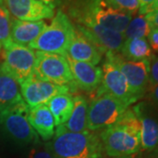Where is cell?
<instances>
[{
  "instance_id": "5b68a950",
  "label": "cell",
  "mask_w": 158,
  "mask_h": 158,
  "mask_svg": "<svg viewBox=\"0 0 158 158\" xmlns=\"http://www.w3.org/2000/svg\"><path fill=\"white\" fill-rule=\"evenodd\" d=\"M129 106L107 93H98L91 100L87 113V130L96 132L117 123Z\"/></svg>"
},
{
  "instance_id": "7c38bea8",
  "label": "cell",
  "mask_w": 158,
  "mask_h": 158,
  "mask_svg": "<svg viewBox=\"0 0 158 158\" xmlns=\"http://www.w3.org/2000/svg\"><path fill=\"white\" fill-rule=\"evenodd\" d=\"M19 87L23 100L28 107L44 105L55 96L70 93L71 90H75V89L69 86H60L41 81L33 76L19 84Z\"/></svg>"
},
{
  "instance_id": "7402d4cb",
  "label": "cell",
  "mask_w": 158,
  "mask_h": 158,
  "mask_svg": "<svg viewBox=\"0 0 158 158\" xmlns=\"http://www.w3.org/2000/svg\"><path fill=\"white\" fill-rule=\"evenodd\" d=\"M120 55L127 60L139 62L150 60L153 51L147 39H129L125 40L120 49Z\"/></svg>"
},
{
  "instance_id": "9c48e42d",
  "label": "cell",
  "mask_w": 158,
  "mask_h": 158,
  "mask_svg": "<svg viewBox=\"0 0 158 158\" xmlns=\"http://www.w3.org/2000/svg\"><path fill=\"white\" fill-rule=\"evenodd\" d=\"M106 56L124 76L133 94L141 98L149 86V60L129 61L118 53L106 54Z\"/></svg>"
},
{
  "instance_id": "5bb4252c",
  "label": "cell",
  "mask_w": 158,
  "mask_h": 158,
  "mask_svg": "<svg viewBox=\"0 0 158 158\" xmlns=\"http://www.w3.org/2000/svg\"><path fill=\"white\" fill-rule=\"evenodd\" d=\"M76 86L87 92L96 91L102 84V68L66 57Z\"/></svg>"
},
{
  "instance_id": "e0dca14e",
  "label": "cell",
  "mask_w": 158,
  "mask_h": 158,
  "mask_svg": "<svg viewBox=\"0 0 158 158\" xmlns=\"http://www.w3.org/2000/svg\"><path fill=\"white\" fill-rule=\"evenodd\" d=\"M24 102L19 83L0 64V115Z\"/></svg>"
},
{
  "instance_id": "3957f363",
  "label": "cell",
  "mask_w": 158,
  "mask_h": 158,
  "mask_svg": "<svg viewBox=\"0 0 158 158\" xmlns=\"http://www.w3.org/2000/svg\"><path fill=\"white\" fill-rule=\"evenodd\" d=\"M56 158H103L99 135L89 130L55 135L47 143Z\"/></svg>"
},
{
  "instance_id": "4fadbf2b",
  "label": "cell",
  "mask_w": 158,
  "mask_h": 158,
  "mask_svg": "<svg viewBox=\"0 0 158 158\" xmlns=\"http://www.w3.org/2000/svg\"><path fill=\"white\" fill-rule=\"evenodd\" d=\"M9 12L20 20L37 21L53 19L55 9L35 0H4Z\"/></svg>"
},
{
  "instance_id": "1f68e13d",
  "label": "cell",
  "mask_w": 158,
  "mask_h": 158,
  "mask_svg": "<svg viewBox=\"0 0 158 158\" xmlns=\"http://www.w3.org/2000/svg\"><path fill=\"white\" fill-rule=\"evenodd\" d=\"M35 1L40 2V3H41L43 5H46V6H49L51 8L55 9L57 6H61L65 0H35Z\"/></svg>"
},
{
  "instance_id": "f1b7e54d",
  "label": "cell",
  "mask_w": 158,
  "mask_h": 158,
  "mask_svg": "<svg viewBox=\"0 0 158 158\" xmlns=\"http://www.w3.org/2000/svg\"><path fill=\"white\" fill-rule=\"evenodd\" d=\"M144 16L151 28L158 29V10L149 11Z\"/></svg>"
},
{
  "instance_id": "8fae6325",
  "label": "cell",
  "mask_w": 158,
  "mask_h": 158,
  "mask_svg": "<svg viewBox=\"0 0 158 158\" xmlns=\"http://www.w3.org/2000/svg\"><path fill=\"white\" fill-rule=\"evenodd\" d=\"M103 79L102 84L98 89V93H107L127 106L135 103L139 98H136L130 90L125 77L113 62L106 59L102 66Z\"/></svg>"
},
{
  "instance_id": "8d00e7d4",
  "label": "cell",
  "mask_w": 158,
  "mask_h": 158,
  "mask_svg": "<svg viewBox=\"0 0 158 158\" xmlns=\"http://www.w3.org/2000/svg\"><path fill=\"white\" fill-rule=\"evenodd\" d=\"M1 47H2V45H1V43H0V52H1Z\"/></svg>"
},
{
  "instance_id": "2e32d148",
  "label": "cell",
  "mask_w": 158,
  "mask_h": 158,
  "mask_svg": "<svg viewBox=\"0 0 158 158\" xmlns=\"http://www.w3.org/2000/svg\"><path fill=\"white\" fill-rule=\"evenodd\" d=\"M102 55L103 54L96 46L93 45L76 29V34L66 51L65 56L74 61L86 62L97 66L101 61Z\"/></svg>"
},
{
  "instance_id": "83f0119b",
  "label": "cell",
  "mask_w": 158,
  "mask_h": 158,
  "mask_svg": "<svg viewBox=\"0 0 158 158\" xmlns=\"http://www.w3.org/2000/svg\"><path fill=\"white\" fill-rule=\"evenodd\" d=\"M148 42L152 51L158 53V29L151 28V31L148 36Z\"/></svg>"
},
{
  "instance_id": "ac0fdd59",
  "label": "cell",
  "mask_w": 158,
  "mask_h": 158,
  "mask_svg": "<svg viewBox=\"0 0 158 158\" xmlns=\"http://www.w3.org/2000/svg\"><path fill=\"white\" fill-rule=\"evenodd\" d=\"M48 27L44 20L28 21L15 18L11 19V39L19 45L28 47Z\"/></svg>"
},
{
  "instance_id": "52a82bcc",
  "label": "cell",
  "mask_w": 158,
  "mask_h": 158,
  "mask_svg": "<svg viewBox=\"0 0 158 158\" xmlns=\"http://www.w3.org/2000/svg\"><path fill=\"white\" fill-rule=\"evenodd\" d=\"M28 108L24 102L0 115L2 133L21 146L40 142L39 135L27 119Z\"/></svg>"
},
{
  "instance_id": "d6a6232c",
  "label": "cell",
  "mask_w": 158,
  "mask_h": 158,
  "mask_svg": "<svg viewBox=\"0 0 158 158\" xmlns=\"http://www.w3.org/2000/svg\"><path fill=\"white\" fill-rule=\"evenodd\" d=\"M155 10H158V0H156L152 5L149 6V8L148 9V12H149V11H155Z\"/></svg>"
},
{
  "instance_id": "d4e9b609",
  "label": "cell",
  "mask_w": 158,
  "mask_h": 158,
  "mask_svg": "<svg viewBox=\"0 0 158 158\" xmlns=\"http://www.w3.org/2000/svg\"><path fill=\"white\" fill-rule=\"evenodd\" d=\"M108 4L113 8L134 15L140 8L139 0H106Z\"/></svg>"
},
{
  "instance_id": "ffe728a7",
  "label": "cell",
  "mask_w": 158,
  "mask_h": 158,
  "mask_svg": "<svg viewBox=\"0 0 158 158\" xmlns=\"http://www.w3.org/2000/svg\"><path fill=\"white\" fill-rule=\"evenodd\" d=\"M73 112L67 122L56 127L55 135L65 133H80L87 130L88 103L85 97L77 95L73 97Z\"/></svg>"
},
{
  "instance_id": "44dd1931",
  "label": "cell",
  "mask_w": 158,
  "mask_h": 158,
  "mask_svg": "<svg viewBox=\"0 0 158 158\" xmlns=\"http://www.w3.org/2000/svg\"><path fill=\"white\" fill-rule=\"evenodd\" d=\"M52 113L56 127L67 122L73 112L74 99L70 93L59 94L45 104Z\"/></svg>"
},
{
  "instance_id": "9a60e30c",
  "label": "cell",
  "mask_w": 158,
  "mask_h": 158,
  "mask_svg": "<svg viewBox=\"0 0 158 158\" xmlns=\"http://www.w3.org/2000/svg\"><path fill=\"white\" fill-rule=\"evenodd\" d=\"M141 125V148L151 152L158 148V120L148 113L144 103L133 108Z\"/></svg>"
},
{
  "instance_id": "e575fe53",
  "label": "cell",
  "mask_w": 158,
  "mask_h": 158,
  "mask_svg": "<svg viewBox=\"0 0 158 158\" xmlns=\"http://www.w3.org/2000/svg\"><path fill=\"white\" fill-rule=\"evenodd\" d=\"M2 130H1V127H0V145H1V141H2Z\"/></svg>"
},
{
  "instance_id": "8992f818",
  "label": "cell",
  "mask_w": 158,
  "mask_h": 158,
  "mask_svg": "<svg viewBox=\"0 0 158 158\" xmlns=\"http://www.w3.org/2000/svg\"><path fill=\"white\" fill-rule=\"evenodd\" d=\"M36 62L33 77L60 86H69L76 90V85L66 56L36 51Z\"/></svg>"
},
{
  "instance_id": "4316f807",
  "label": "cell",
  "mask_w": 158,
  "mask_h": 158,
  "mask_svg": "<svg viewBox=\"0 0 158 158\" xmlns=\"http://www.w3.org/2000/svg\"><path fill=\"white\" fill-rule=\"evenodd\" d=\"M158 85V56L153 55L149 60V86Z\"/></svg>"
},
{
  "instance_id": "f546056e",
  "label": "cell",
  "mask_w": 158,
  "mask_h": 158,
  "mask_svg": "<svg viewBox=\"0 0 158 158\" xmlns=\"http://www.w3.org/2000/svg\"><path fill=\"white\" fill-rule=\"evenodd\" d=\"M156 0H139L140 2V8H139V14L140 15H145L147 14L148 9L149 6L152 5Z\"/></svg>"
},
{
  "instance_id": "277c9868",
  "label": "cell",
  "mask_w": 158,
  "mask_h": 158,
  "mask_svg": "<svg viewBox=\"0 0 158 158\" xmlns=\"http://www.w3.org/2000/svg\"><path fill=\"white\" fill-rule=\"evenodd\" d=\"M76 34L70 19L62 10L54 16L52 22L28 46L32 49L64 56Z\"/></svg>"
},
{
  "instance_id": "7a4b0ae2",
  "label": "cell",
  "mask_w": 158,
  "mask_h": 158,
  "mask_svg": "<svg viewBox=\"0 0 158 158\" xmlns=\"http://www.w3.org/2000/svg\"><path fill=\"white\" fill-rule=\"evenodd\" d=\"M69 12L78 25L92 21L121 34L133 19L132 14L113 8L106 0H77Z\"/></svg>"
},
{
  "instance_id": "484cf974",
  "label": "cell",
  "mask_w": 158,
  "mask_h": 158,
  "mask_svg": "<svg viewBox=\"0 0 158 158\" xmlns=\"http://www.w3.org/2000/svg\"><path fill=\"white\" fill-rule=\"evenodd\" d=\"M28 158H56L52 153L48 144L36 143L29 152Z\"/></svg>"
},
{
  "instance_id": "30bf717a",
  "label": "cell",
  "mask_w": 158,
  "mask_h": 158,
  "mask_svg": "<svg viewBox=\"0 0 158 158\" xmlns=\"http://www.w3.org/2000/svg\"><path fill=\"white\" fill-rule=\"evenodd\" d=\"M75 27L105 55L118 54L125 42L121 33L106 28L92 21L77 24Z\"/></svg>"
},
{
  "instance_id": "ba28073f",
  "label": "cell",
  "mask_w": 158,
  "mask_h": 158,
  "mask_svg": "<svg viewBox=\"0 0 158 158\" xmlns=\"http://www.w3.org/2000/svg\"><path fill=\"white\" fill-rule=\"evenodd\" d=\"M35 62V52L27 46L11 41L4 47V61L1 64L16 79L19 85L33 76Z\"/></svg>"
},
{
  "instance_id": "d6986e66",
  "label": "cell",
  "mask_w": 158,
  "mask_h": 158,
  "mask_svg": "<svg viewBox=\"0 0 158 158\" xmlns=\"http://www.w3.org/2000/svg\"><path fill=\"white\" fill-rule=\"evenodd\" d=\"M27 119L36 134L43 141H49L55 136V119L45 104L29 107Z\"/></svg>"
},
{
  "instance_id": "4dcf8cb0",
  "label": "cell",
  "mask_w": 158,
  "mask_h": 158,
  "mask_svg": "<svg viewBox=\"0 0 158 158\" xmlns=\"http://www.w3.org/2000/svg\"><path fill=\"white\" fill-rule=\"evenodd\" d=\"M148 92H149L150 98L152 99V101L156 106H158V85L148 86Z\"/></svg>"
},
{
  "instance_id": "603a6c76",
  "label": "cell",
  "mask_w": 158,
  "mask_h": 158,
  "mask_svg": "<svg viewBox=\"0 0 158 158\" xmlns=\"http://www.w3.org/2000/svg\"><path fill=\"white\" fill-rule=\"evenodd\" d=\"M151 31V27L144 15H138L132 19L123 32L125 40L129 39H146Z\"/></svg>"
},
{
  "instance_id": "6da1fadb",
  "label": "cell",
  "mask_w": 158,
  "mask_h": 158,
  "mask_svg": "<svg viewBox=\"0 0 158 158\" xmlns=\"http://www.w3.org/2000/svg\"><path fill=\"white\" fill-rule=\"evenodd\" d=\"M104 152L110 157L134 156L141 149V125L133 109H127L117 123L99 134Z\"/></svg>"
},
{
  "instance_id": "d590c367",
  "label": "cell",
  "mask_w": 158,
  "mask_h": 158,
  "mask_svg": "<svg viewBox=\"0 0 158 158\" xmlns=\"http://www.w3.org/2000/svg\"><path fill=\"white\" fill-rule=\"evenodd\" d=\"M113 158H134L133 156H122V157H113Z\"/></svg>"
},
{
  "instance_id": "cb8c5ba5",
  "label": "cell",
  "mask_w": 158,
  "mask_h": 158,
  "mask_svg": "<svg viewBox=\"0 0 158 158\" xmlns=\"http://www.w3.org/2000/svg\"><path fill=\"white\" fill-rule=\"evenodd\" d=\"M11 42V17L5 1L0 0V43L6 47Z\"/></svg>"
},
{
  "instance_id": "836d02e7",
  "label": "cell",
  "mask_w": 158,
  "mask_h": 158,
  "mask_svg": "<svg viewBox=\"0 0 158 158\" xmlns=\"http://www.w3.org/2000/svg\"><path fill=\"white\" fill-rule=\"evenodd\" d=\"M146 158H158V148L151 151Z\"/></svg>"
}]
</instances>
